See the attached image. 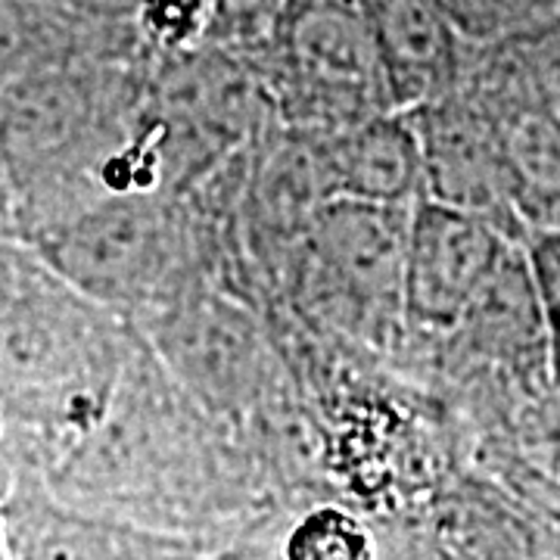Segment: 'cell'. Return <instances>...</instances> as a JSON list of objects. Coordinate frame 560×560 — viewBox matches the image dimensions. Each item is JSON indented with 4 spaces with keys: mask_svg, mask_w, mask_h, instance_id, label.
Returning <instances> with one entry per match:
<instances>
[{
    "mask_svg": "<svg viewBox=\"0 0 560 560\" xmlns=\"http://www.w3.org/2000/svg\"><path fill=\"white\" fill-rule=\"evenodd\" d=\"M283 560H377V541L352 511L315 504L290 526Z\"/></svg>",
    "mask_w": 560,
    "mask_h": 560,
    "instance_id": "5bb4252c",
    "label": "cell"
},
{
    "mask_svg": "<svg viewBox=\"0 0 560 560\" xmlns=\"http://www.w3.org/2000/svg\"><path fill=\"white\" fill-rule=\"evenodd\" d=\"M302 0H209V40L241 57H259Z\"/></svg>",
    "mask_w": 560,
    "mask_h": 560,
    "instance_id": "9a60e30c",
    "label": "cell"
},
{
    "mask_svg": "<svg viewBox=\"0 0 560 560\" xmlns=\"http://www.w3.org/2000/svg\"><path fill=\"white\" fill-rule=\"evenodd\" d=\"M523 237L495 221L423 200L408 219L405 324L408 334L452 337L504 253Z\"/></svg>",
    "mask_w": 560,
    "mask_h": 560,
    "instance_id": "52a82bcc",
    "label": "cell"
},
{
    "mask_svg": "<svg viewBox=\"0 0 560 560\" xmlns=\"http://www.w3.org/2000/svg\"><path fill=\"white\" fill-rule=\"evenodd\" d=\"M66 10L101 22H131L140 0H57Z\"/></svg>",
    "mask_w": 560,
    "mask_h": 560,
    "instance_id": "ac0fdd59",
    "label": "cell"
},
{
    "mask_svg": "<svg viewBox=\"0 0 560 560\" xmlns=\"http://www.w3.org/2000/svg\"><path fill=\"white\" fill-rule=\"evenodd\" d=\"M150 57H79L0 88L7 228L40 241L84 209L128 194H172L150 135Z\"/></svg>",
    "mask_w": 560,
    "mask_h": 560,
    "instance_id": "6da1fadb",
    "label": "cell"
},
{
    "mask_svg": "<svg viewBox=\"0 0 560 560\" xmlns=\"http://www.w3.org/2000/svg\"><path fill=\"white\" fill-rule=\"evenodd\" d=\"M138 340L35 246L0 237V430L60 455L101 423Z\"/></svg>",
    "mask_w": 560,
    "mask_h": 560,
    "instance_id": "7a4b0ae2",
    "label": "cell"
},
{
    "mask_svg": "<svg viewBox=\"0 0 560 560\" xmlns=\"http://www.w3.org/2000/svg\"><path fill=\"white\" fill-rule=\"evenodd\" d=\"M131 25L153 60L190 54L209 40V0H140Z\"/></svg>",
    "mask_w": 560,
    "mask_h": 560,
    "instance_id": "2e32d148",
    "label": "cell"
},
{
    "mask_svg": "<svg viewBox=\"0 0 560 560\" xmlns=\"http://www.w3.org/2000/svg\"><path fill=\"white\" fill-rule=\"evenodd\" d=\"M423 153L427 200L495 221L523 237L521 194L508 165L499 119L470 91L455 88L408 113Z\"/></svg>",
    "mask_w": 560,
    "mask_h": 560,
    "instance_id": "ba28073f",
    "label": "cell"
},
{
    "mask_svg": "<svg viewBox=\"0 0 560 560\" xmlns=\"http://www.w3.org/2000/svg\"><path fill=\"white\" fill-rule=\"evenodd\" d=\"M190 197L128 194L103 200L35 246L62 278L138 327L200 283V234Z\"/></svg>",
    "mask_w": 560,
    "mask_h": 560,
    "instance_id": "3957f363",
    "label": "cell"
},
{
    "mask_svg": "<svg viewBox=\"0 0 560 560\" xmlns=\"http://www.w3.org/2000/svg\"><path fill=\"white\" fill-rule=\"evenodd\" d=\"M411 209L334 200L290 253L302 305L368 346H389L405 324V256Z\"/></svg>",
    "mask_w": 560,
    "mask_h": 560,
    "instance_id": "277c9868",
    "label": "cell"
},
{
    "mask_svg": "<svg viewBox=\"0 0 560 560\" xmlns=\"http://www.w3.org/2000/svg\"><path fill=\"white\" fill-rule=\"evenodd\" d=\"M253 62L287 128L327 135L393 109L359 0H302Z\"/></svg>",
    "mask_w": 560,
    "mask_h": 560,
    "instance_id": "5b68a950",
    "label": "cell"
},
{
    "mask_svg": "<svg viewBox=\"0 0 560 560\" xmlns=\"http://www.w3.org/2000/svg\"><path fill=\"white\" fill-rule=\"evenodd\" d=\"M523 249H526V261H529L536 296H539L551 383L560 386V228L558 224H529L523 231Z\"/></svg>",
    "mask_w": 560,
    "mask_h": 560,
    "instance_id": "e0dca14e",
    "label": "cell"
},
{
    "mask_svg": "<svg viewBox=\"0 0 560 560\" xmlns=\"http://www.w3.org/2000/svg\"><path fill=\"white\" fill-rule=\"evenodd\" d=\"M330 200L415 209L423 194V153L408 113H381L320 135Z\"/></svg>",
    "mask_w": 560,
    "mask_h": 560,
    "instance_id": "8fae6325",
    "label": "cell"
},
{
    "mask_svg": "<svg viewBox=\"0 0 560 560\" xmlns=\"http://www.w3.org/2000/svg\"><path fill=\"white\" fill-rule=\"evenodd\" d=\"M359 7L393 109L411 113L458 88L470 40L460 38L436 0H359Z\"/></svg>",
    "mask_w": 560,
    "mask_h": 560,
    "instance_id": "9c48e42d",
    "label": "cell"
},
{
    "mask_svg": "<svg viewBox=\"0 0 560 560\" xmlns=\"http://www.w3.org/2000/svg\"><path fill=\"white\" fill-rule=\"evenodd\" d=\"M147 54L131 22H101L57 0H0V88L79 57Z\"/></svg>",
    "mask_w": 560,
    "mask_h": 560,
    "instance_id": "7c38bea8",
    "label": "cell"
},
{
    "mask_svg": "<svg viewBox=\"0 0 560 560\" xmlns=\"http://www.w3.org/2000/svg\"><path fill=\"white\" fill-rule=\"evenodd\" d=\"M0 237H10V228H7V184H3V160H0Z\"/></svg>",
    "mask_w": 560,
    "mask_h": 560,
    "instance_id": "d6986e66",
    "label": "cell"
},
{
    "mask_svg": "<svg viewBox=\"0 0 560 560\" xmlns=\"http://www.w3.org/2000/svg\"><path fill=\"white\" fill-rule=\"evenodd\" d=\"M3 517L13 560H194L178 539L138 523L88 514L44 492H16Z\"/></svg>",
    "mask_w": 560,
    "mask_h": 560,
    "instance_id": "30bf717a",
    "label": "cell"
},
{
    "mask_svg": "<svg viewBox=\"0 0 560 560\" xmlns=\"http://www.w3.org/2000/svg\"><path fill=\"white\" fill-rule=\"evenodd\" d=\"M460 38L504 44L536 35L560 20V0H436Z\"/></svg>",
    "mask_w": 560,
    "mask_h": 560,
    "instance_id": "4fadbf2b",
    "label": "cell"
},
{
    "mask_svg": "<svg viewBox=\"0 0 560 560\" xmlns=\"http://www.w3.org/2000/svg\"><path fill=\"white\" fill-rule=\"evenodd\" d=\"M135 330L184 396L209 415L241 418L265 389L268 355L256 324L202 280Z\"/></svg>",
    "mask_w": 560,
    "mask_h": 560,
    "instance_id": "8992f818",
    "label": "cell"
}]
</instances>
